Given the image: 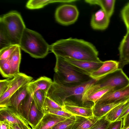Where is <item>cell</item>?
I'll list each match as a JSON object with an SVG mask.
<instances>
[{
    "label": "cell",
    "mask_w": 129,
    "mask_h": 129,
    "mask_svg": "<svg viewBox=\"0 0 129 129\" xmlns=\"http://www.w3.org/2000/svg\"><path fill=\"white\" fill-rule=\"evenodd\" d=\"M55 56L64 59L93 62L101 61L98 52L91 43L84 40L69 38L58 40L50 46Z\"/></svg>",
    "instance_id": "cell-1"
},
{
    "label": "cell",
    "mask_w": 129,
    "mask_h": 129,
    "mask_svg": "<svg viewBox=\"0 0 129 129\" xmlns=\"http://www.w3.org/2000/svg\"><path fill=\"white\" fill-rule=\"evenodd\" d=\"M97 81L92 78L78 85L68 86L53 81L47 96L62 107L64 102L67 100L82 105L83 95L87 89Z\"/></svg>",
    "instance_id": "cell-2"
},
{
    "label": "cell",
    "mask_w": 129,
    "mask_h": 129,
    "mask_svg": "<svg viewBox=\"0 0 129 129\" xmlns=\"http://www.w3.org/2000/svg\"><path fill=\"white\" fill-rule=\"evenodd\" d=\"M19 46L32 57L43 58L48 53L50 46L39 33L26 28L21 38Z\"/></svg>",
    "instance_id": "cell-3"
},
{
    "label": "cell",
    "mask_w": 129,
    "mask_h": 129,
    "mask_svg": "<svg viewBox=\"0 0 129 129\" xmlns=\"http://www.w3.org/2000/svg\"><path fill=\"white\" fill-rule=\"evenodd\" d=\"M56 62L53 77L54 81L65 85L75 86L90 80L89 76L83 75L75 70L62 58L55 56Z\"/></svg>",
    "instance_id": "cell-4"
},
{
    "label": "cell",
    "mask_w": 129,
    "mask_h": 129,
    "mask_svg": "<svg viewBox=\"0 0 129 129\" xmlns=\"http://www.w3.org/2000/svg\"><path fill=\"white\" fill-rule=\"evenodd\" d=\"M0 25L4 30L11 45H19L22 36L26 28L20 14L14 11L1 16Z\"/></svg>",
    "instance_id": "cell-5"
},
{
    "label": "cell",
    "mask_w": 129,
    "mask_h": 129,
    "mask_svg": "<svg viewBox=\"0 0 129 129\" xmlns=\"http://www.w3.org/2000/svg\"><path fill=\"white\" fill-rule=\"evenodd\" d=\"M129 84V78L122 69H118L97 81L87 90L91 91L108 87L114 91L123 88Z\"/></svg>",
    "instance_id": "cell-6"
},
{
    "label": "cell",
    "mask_w": 129,
    "mask_h": 129,
    "mask_svg": "<svg viewBox=\"0 0 129 129\" xmlns=\"http://www.w3.org/2000/svg\"><path fill=\"white\" fill-rule=\"evenodd\" d=\"M10 80L8 87L5 92L0 96V107H7L12 95L20 88L31 81L33 78L25 74L19 73Z\"/></svg>",
    "instance_id": "cell-7"
},
{
    "label": "cell",
    "mask_w": 129,
    "mask_h": 129,
    "mask_svg": "<svg viewBox=\"0 0 129 129\" xmlns=\"http://www.w3.org/2000/svg\"><path fill=\"white\" fill-rule=\"evenodd\" d=\"M79 11L77 7L71 4H64L58 7L55 14L57 21L64 25L72 24L77 20Z\"/></svg>",
    "instance_id": "cell-8"
},
{
    "label": "cell",
    "mask_w": 129,
    "mask_h": 129,
    "mask_svg": "<svg viewBox=\"0 0 129 129\" xmlns=\"http://www.w3.org/2000/svg\"><path fill=\"white\" fill-rule=\"evenodd\" d=\"M63 59L75 70L82 74L89 76L93 72L99 69L102 65L103 62L102 61L93 62Z\"/></svg>",
    "instance_id": "cell-9"
},
{
    "label": "cell",
    "mask_w": 129,
    "mask_h": 129,
    "mask_svg": "<svg viewBox=\"0 0 129 129\" xmlns=\"http://www.w3.org/2000/svg\"><path fill=\"white\" fill-rule=\"evenodd\" d=\"M0 121L8 125L24 124L31 127L28 121L18 112L8 107L0 108Z\"/></svg>",
    "instance_id": "cell-10"
},
{
    "label": "cell",
    "mask_w": 129,
    "mask_h": 129,
    "mask_svg": "<svg viewBox=\"0 0 129 129\" xmlns=\"http://www.w3.org/2000/svg\"><path fill=\"white\" fill-rule=\"evenodd\" d=\"M90 104L80 106L78 104L69 100L65 101L62 106L64 110L73 115L84 117L93 116L92 106Z\"/></svg>",
    "instance_id": "cell-11"
},
{
    "label": "cell",
    "mask_w": 129,
    "mask_h": 129,
    "mask_svg": "<svg viewBox=\"0 0 129 129\" xmlns=\"http://www.w3.org/2000/svg\"><path fill=\"white\" fill-rule=\"evenodd\" d=\"M129 97V84L119 89L107 93L95 104L111 103L125 100Z\"/></svg>",
    "instance_id": "cell-12"
},
{
    "label": "cell",
    "mask_w": 129,
    "mask_h": 129,
    "mask_svg": "<svg viewBox=\"0 0 129 129\" xmlns=\"http://www.w3.org/2000/svg\"><path fill=\"white\" fill-rule=\"evenodd\" d=\"M118 61L109 60L103 61L102 65L98 70L92 73L89 76L97 81L101 79L108 74L118 69Z\"/></svg>",
    "instance_id": "cell-13"
},
{
    "label": "cell",
    "mask_w": 129,
    "mask_h": 129,
    "mask_svg": "<svg viewBox=\"0 0 129 129\" xmlns=\"http://www.w3.org/2000/svg\"><path fill=\"white\" fill-rule=\"evenodd\" d=\"M110 18L101 9L92 15L90 21L91 26L94 29H105L108 26Z\"/></svg>",
    "instance_id": "cell-14"
},
{
    "label": "cell",
    "mask_w": 129,
    "mask_h": 129,
    "mask_svg": "<svg viewBox=\"0 0 129 129\" xmlns=\"http://www.w3.org/2000/svg\"><path fill=\"white\" fill-rule=\"evenodd\" d=\"M52 83L53 81L50 78L46 76L41 77L28 84V92L32 96L35 92L39 90H43L47 94Z\"/></svg>",
    "instance_id": "cell-15"
},
{
    "label": "cell",
    "mask_w": 129,
    "mask_h": 129,
    "mask_svg": "<svg viewBox=\"0 0 129 129\" xmlns=\"http://www.w3.org/2000/svg\"><path fill=\"white\" fill-rule=\"evenodd\" d=\"M119 59L118 69H122L129 63V31H127L121 41L118 48Z\"/></svg>",
    "instance_id": "cell-16"
},
{
    "label": "cell",
    "mask_w": 129,
    "mask_h": 129,
    "mask_svg": "<svg viewBox=\"0 0 129 129\" xmlns=\"http://www.w3.org/2000/svg\"><path fill=\"white\" fill-rule=\"evenodd\" d=\"M67 118L46 113L34 129H52L56 124Z\"/></svg>",
    "instance_id": "cell-17"
},
{
    "label": "cell",
    "mask_w": 129,
    "mask_h": 129,
    "mask_svg": "<svg viewBox=\"0 0 129 129\" xmlns=\"http://www.w3.org/2000/svg\"><path fill=\"white\" fill-rule=\"evenodd\" d=\"M113 91H114V89L111 87L101 88L91 91L86 90L82 98V105L91 103L95 104L107 93Z\"/></svg>",
    "instance_id": "cell-18"
},
{
    "label": "cell",
    "mask_w": 129,
    "mask_h": 129,
    "mask_svg": "<svg viewBox=\"0 0 129 129\" xmlns=\"http://www.w3.org/2000/svg\"><path fill=\"white\" fill-rule=\"evenodd\" d=\"M28 84L22 86L10 98L7 107L12 108L18 112L19 105L28 93Z\"/></svg>",
    "instance_id": "cell-19"
},
{
    "label": "cell",
    "mask_w": 129,
    "mask_h": 129,
    "mask_svg": "<svg viewBox=\"0 0 129 129\" xmlns=\"http://www.w3.org/2000/svg\"><path fill=\"white\" fill-rule=\"evenodd\" d=\"M129 98L123 100L111 103L94 104L92 106L93 115L97 117H101L106 115L114 108L125 102Z\"/></svg>",
    "instance_id": "cell-20"
},
{
    "label": "cell",
    "mask_w": 129,
    "mask_h": 129,
    "mask_svg": "<svg viewBox=\"0 0 129 129\" xmlns=\"http://www.w3.org/2000/svg\"><path fill=\"white\" fill-rule=\"evenodd\" d=\"M75 116V120L71 129H89L99 118L93 116L87 117Z\"/></svg>",
    "instance_id": "cell-21"
},
{
    "label": "cell",
    "mask_w": 129,
    "mask_h": 129,
    "mask_svg": "<svg viewBox=\"0 0 129 129\" xmlns=\"http://www.w3.org/2000/svg\"><path fill=\"white\" fill-rule=\"evenodd\" d=\"M21 58L20 48L18 46L8 59L11 68V77H13L19 72Z\"/></svg>",
    "instance_id": "cell-22"
},
{
    "label": "cell",
    "mask_w": 129,
    "mask_h": 129,
    "mask_svg": "<svg viewBox=\"0 0 129 129\" xmlns=\"http://www.w3.org/2000/svg\"><path fill=\"white\" fill-rule=\"evenodd\" d=\"M85 1L91 5L100 6L110 18L113 14L115 3V0H86Z\"/></svg>",
    "instance_id": "cell-23"
},
{
    "label": "cell",
    "mask_w": 129,
    "mask_h": 129,
    "mask_svg": "<svg viewBox=\"0 0 129 129\" xmlns=\"http://www.w3.org/2000/svg\"><path fill=\"white\" fill-rule=\"evenodd\" d=\"M129 107V98L124 102L116 106L109 111L105 115L110 122L117 120L121 113Z\"/></svg>",
    "instance_id": "cell-24"
},
{
    "label": "cell",
    "mask_w": 129,
    "mask_h": 129,
    "mask_svg": "<svg viewBox=\"0 0 129 129\" xmlns=\"http://www.w3.org/2000/svg\"><path fill=\"white\" fill-rule=\"evenodd\" d=\"M76 1L75 0H30L27 3L26 7L27 8L31 9H39L50 3L57 2L70 3Z\"/></svg>",
    "instance_id": "cell-25"
},
{
    "label": "cell",
    "mask_w": 129,
    "mask_h": 129,
    "mask_svg": "<svg viewBox=\"0 0 129 129\" xmlns=\"http://www.w3.org/2000/svg\"><path fill=\"white\" fill-rule=\"evenodd\" d=\"M44 114L38 109L33 101L29 114L28 120L32 129L38 124Z\"/></svg>",
    "instance_id": "cell-26"
},
{
    "label": "cell",
    "mask_w": 129,
    "mask_h": 129,
    "mask_svg": "<svg viewBox=\"0 0 129 129\" xmlns=\"http://www.w3.org/2000/svg\"><path fill=\"white\" fill-rule=\"evenodd\" d=\"M33 101V96L28 92L26 96L20 103L19 107L18 112L28 121L29 114Z\"/></svg>",
    "instance_id": "cell-27"
},
{
    "label": "cell",
    "mask_w": 129,
    "mask_h": 129,
    "mask_svg": "<svg viewBox=\"0 0 129 129\" xmlns=\"http://www.w3.org/2000/svg\"><path fill=\"white\" fill-rule=\"evenodd\" d=\"M47 95V93L44 91L39 90L35 92L33 96V101L37 108L44 113L43 106Z\"/></svg>",
    "instance_id": "cell-28"
},
{
    "label": "cell",
    "mask_w": 129,
    "mask_h": 129,
    "mask_svg": "<svg viewBox=\"0 0 129 129\" xmlns=\"http://www.w3.org/2000/svg\"><path fill=\"white\" fill-rule=\"evenodd\" d=\"M75 119V116L73 115L56 124L52 129H71Z\"/></svg>",
    "instance_id": "cell-29"
},
{
    "label": "cell",
    "mask_w": 129,
    "mask_h": 129,
    "mask_svg": "<svg viewBox=\"0 0 129 129\" xmlns=\"http://www.w3.org/2000/svg\"><path fill=\"white\" fill-rule=\"evenodd\" d=\"M18 46L17 45H12L0 49V60L8 59Z\"/></svg>",
    "instance_id": "cell-30"
},
{
    "label": "cell",
    "mask_w": 129,
    "mask_h": 129,
    "mask_svg": "<svg viewBox=\"0 0 129 129\" xmlns=\"http://www.w3.org/2000/svg\"><path fill=\"white\" fill-rule=\"evenodd\" d=\"M0 71L3 77L6 78L11 77L10 67L8 59L0 60Z\"/></svg>",
    "instance_id": "cell-31"
},
{
    "label": "cell",
    "mask_w": 129,
    "mask_h": 129,
    "mask_svg": "<svg viewBox=\"0 0 129 129\" xmlns=\"http://www.w3.org/2000/svg\"><path fill=\"white\" fill-rule=\"evenodd\" d=\"M43 109L44 113L45 112L48 110H64L62 106L47 96L45 101Z\"/></svg>",
    "instance_id": "cell-32"
},
{
    "label": "cell",
    "mask_w": 129,
    "mask_h": 129,
    "mask_svg": "<svg viewBox=\"0 0 129 129\" xmlns=\"http://www.w3.org/2000/svg\"><path fill=\"white\" fill-rule=\"evenodd\" d=\"M110 123L105 115L99 118L89 129H107Z\"/></svg>",
    "instance_id": "cell-33"
},
{
    "label": "cell",
    "mask_w": 129,
    "mask_h": 129,
    "mask_svg": "<svg viewBox=\"0 0 129 129\" xmlns=\"http://www.w3.org/2000/svg\"><path fill=\"white\" fill-rule=\"evenodd\" d=\"M0 50L12 45L4 30L1 25H0Z\"/></svg>",
    "instance_id": "cell-34"
},
{
    "label": "cell",
    "mask_w": 129,
    "mask_h": 129,
    "mask_svg": "<svg viewBox=\"0 0 129 129\" xmlns=\"http://www.w3.org/2000/svg\"><path fill=\"white\" fill-rule=\"evenodd\" d=\"M121 15L125 25L127 31H129V3L126 4L121 11Z\"/></svg>",
    "instance_id": "cell-35"
},
{
    "label": "cell",
    "mask_w": 129,
    "mask_h": 129,
    "mask_svg": "<svg viewBox=\"0 0 129 129\" xmlns=\"http://www.w3.org/2000/svg\"><path fill=\"white\" fill-rule=\"evenodd\" d=\"M50 113L67 118L70 117L73 115L64 110H48L45 112V113Z\"/></svg>",
    "instance_id": "cell-36"
},
{
    "label": "cell",
    "mask_w": 129,
    "mask_h": 129,
    "mask_svg": "<svg viewBox=\"0 0 129 129\" xmlns=\"http://www.w3.org/2000/svg\"><path fill=\"white\" fill-rule=\"evenodd\" d=\"M10 80L5 79L0 81V96L2 95L7 90Z\"/></svg>",
    "instance_id": "cell-37"
},
{
    "label": "cell",
    "mask_w": 129,
    "mask_h": 129,
    "mask_svg": "<svg viewBox=\"0 0 129 129\" xmlns=\"http://www.w3.org/2000/svg\"><path fill=\"white\" fill-rule=\"evenodd\" d=\"M123 122V119L110 122L107 129H122Z\"/></svg>",
    "instance_id": "cell-38"
},
{
    "label": "cell",
    "mask_w": 129,
    "mask_h": 129,
    "mask_svg": "<svg viewBox=\"0 0 129 129\" xmlns=\"http://www.w3.org/2000/svg\"><path fill=\"white\" fill-rule=\"evenodd\" d=\"M10 129H32L30 126L24 124H9Z\"/></svg>",
    "instance_id": "cell-39"
},
{
    "label": "cell",
    "mask_w": 129,
    "mask_h": 129,
    "mask_svg": "<svg viewBox=\"0 0 129 129\" xmlns=\"http://www.w3.org/2000/svg\"><path fill=\"white\" fill-rule=\"evenodd\" d=\"M123 122L122 129H125L129 126V113L123 119Z\"/></svg>",
    "instance_id": "cell-40"
},
{
    "label": "cell",
    "mask_w": 129,
    "mask_h": 129,
    "mask_svg": "<svg viewBox=\"0 0 129 129\" xmlns=\"http://www.w3.org/2000/svg\"><path fill=\"white\" fill-rule=\"evenodd\" d=\"M128 113H129V107L125 111L121 113L117 120L123 119Z\"/></svg>",
    "instance_id": "cell-41"
},
{
    "label": "cell",
    "mask_w": 129,
    "mask_h": 129,
    "mask_svg": "<svg viewBox=\"0 0 129 129\" xmlns=\"http://www.w3.org/2000/svg\"><path fill=\"white\" fill-rule=\"evenodd\" d=\"M0 129H10L9 125L5 122L0 121Z\"/></svg>",
    "instance_id": "cell-42"
},
{
    "label": "cell",
    "mask_w": 129,
    "mask_h": 129,
    "mask_svg": "<svg viewBox=\"0 0 129 129\" xmlns=\"http://www.w3.org/2000/svg\"><path fill=\"white\" fill-rule=\"evenodd\" d=\"M125 129H129V126H128V127H127V128H126Z\"/></svg>",
    "instance_id": "cell-43"
}]
</instances>
